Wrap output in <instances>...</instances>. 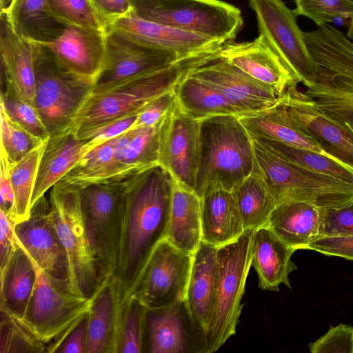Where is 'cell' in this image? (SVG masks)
I'll return each mask as SVG.
<instances>
[{"label":"cell","mask_w":353,"mask_h":353,"mask_svg":"<svg viewBox=\"0 0 353 353\" xmlns=\"http://www.w3.org/2000/svg\"><path fill=\"white\" fill-rule=\"evenodd\" d=\"M88 314L67 334L55 353H85Z\"/></svg>","instance_id":"cell-50"},{"label":"cell","mask_w":353,"mask_h":353,"mask_svg":"<svg viewBox=\"0 0 353 353\" xmlns=\"http://www.w3.org/2000/svg\"><path fill=\"white\" fill-rule=\"evenodd\" d=\"M36 51V44L16 32L1 14V82L34 105Z\"/></svg>","instance_id":"cell-24"},{"label":"cell","mask_w":353,"mask_h":353,"mask_svg":"<svg viewBox=\"0 0 353 353\" xmlns=\"http://www.w3.org/2000/svg\"><path fill=\"white\" fill-rule=\"evenodd\" d=\"M200 154L194 192L219 183L232 191L254 170L253 140L238 115H217L201 121Z\"/></svg>","instance_id":"cell-4"},{"label":"cell","mask_w":353,"mask_h":353,"mask_svg":"<svg viewBox=\"0 0 353 353\" xmlns=\"http://www.w3.org/2000/svg\"><path fill=\"white\" fill-rule=\"evenodd\" d=\"M201 205L202 241L219 248L236 241L245 232L233 192L220 183L207 187Z\"/></svg>","instance_id":"cell-25"},{"label":"cell","mask_w":353,"mask_h":353,"mask_svg":"<svg viewBox=\"0 0 353 353\" xmlns=\"http://www.w3.org/2000/svg\"><path fill=\"white\" fill-rule=\"evenodd\" d=\"M1 14L16 32L34 42L52 40L65 27L50 14L48 0H12Z\"/></svg>","instance_id":"cell-34"},{"label":"cell","mask_w":353,"mask_h":353,"mask_svg":"<svg viewBox=\"0 0 353 353\" xmlns=\"http://www.w3.org/2000/svg\"><path fill=\"white\" fill-rule=\"evenodd\" d=\"M217 248L201 241L193 254L185 299L195 326L204 335L216 296L218 280Z\"/></svg>","instance_id":"cell-27"},{"label":"cell","mask_w":353,"mask_h":353,"mask_svg":"<svg viewBox=\"0 0 353 353\" xmlns=\"http://www.w3.org/2000/svg\"><path fill=\"white\" fill-rule=\"evenodd\" d=\"M353 235V199L336 208H322L319 236Z\"/></svg>","instance_id":"cell-44"},{"label":"cell","mask_w":353,"mask_h":353,"mask_svg":"<svg viewBox=\"0 0 353 353\" xmlns=\"http://www.w3.org/2000/svg\"><path fill=\"white\" fill-rule=\"evenodd\" d=\"M238 117L251 136L275 140L331 157L312 137L290 121L278 103L263 110Z\"/></svg>","instance_id":"cell-32"},{"label":"cell","mask_w":353,"mask_h":353,"mask_svg":"<svg viewBox=\"0 0 353 353\" xmlns=\"http://www.w3.org/2000/svg\"><path fill=\"white\" fill-rule=\"evenodd\" d=\"M135 12L146 19L230 42L241 30V10L220 0H132Z\"/></svg>","instance_id":"cell-10"},{"label":"cell","mask_w":353,"mask_h":353,"mask_svg":"<svg viewBox=\"0 0 353 353\" xmlns=\"http://www.w3.org/2000/svg\"><path fill=\"white\" fill-rule=\"evenodd\" d=\"M349 1H350L352 3H353V0H349Z\"/></svg>","instance_id":"cell-55"},{"label":"cell","mask_w":353,"mask_h":353,"mask_svg":"<svg viewBox=\"0 0 353 353\" xmlns=\"http://www.w3.org/2000/svg\"><path fill=\"white\" fill-rule=\"evenodd\" d=\"M85 143L77 137L71 127L50 135L39 161L31 208L85 155Z\"/></svg>","instance_id":"cell-28"},{"label":"cell","mask_w":353,"mask_h":353,"mask_svg":"<svg viewBox=\"0 0 353 353\" xmlns=\"http://www.w3.org/2000/svg\"><path fill=\"white\" fill-rule=\"evenodd\" d=\"M108 26L133 10L132 0H90Z\"/></svg>","instance_id":"cell-49"},{"label":"cell","mask_w":353,"mask_h":353,"mask_svg":"<svg viewBox=\"0 0 353 353\" xmlns=\"http://www.w3.org/2000/svg\"><path fill=\"white\" fill-rule=\"evenodd\" d=\"M165 239L192 255L202 241L201 197L174 180Z\"/></svg>","instance_id":"cell-31"},{"label":"cell","mask_w":353,"mask_h":353,"mask_svg":"<svg viewBox=\"0 0 353 353\" xmlns=\"http://www.w3.org/2000/svg\"><path fill=\"white\" fill-rule=\"evenodd\" d=\"M17 242L43 272L68 283V263L57 232L50 203L45 195L32 207L29 217L17 223Z\"/></svg>","instance_id":"cell-16"},{"label":"cell","mask_w":353,"mask_h":353,"mask_svg":"<svg viewBox=\"0 0 353 353\" xmlns=\"http://www.w3.org/2000/svg\"><path fill=\"white\" fill-rule=\"evenodd\" d=\"M221 50V48L190 54L113 88L92 92L77 114L70 126L72 131L85 141L97 129L138 113L153 99L174 90L195 70L219 59Z\"/></svg>","instance_id":"cell-2"},{"label":"cell","mask_w":353,"mask_h":353,"mask_svg":"<svg viewBox=\"0 0 353 353\" xmlns=\"http://www.w3.org/2000/svg\"><path fill=\"white\" fill-rule=\"evenodd\" d=\"M48 353L47 346L17 319L1 312L0 353Z\"/></svg>","instance_id":"cell-41"},{"label":"cell","mask_w":353,"mask_h":353,"mask_svg":"<svg viewBox=\"0 0 353 353\" xmlns=\"http://www.w3.org/2000/svg\"><path fill=\"white\" fill-rule=\"evenodd\" d=\"M1 150L0 156L11 166L44 141L34 135L0 108Z\"/></svg>","instance_id":"cell-39"},{"label":"cell","mask_w":353,"mask_h":353,"mask_svg":"<svg viewBox=\"0 0 353 353\" xmlns=\"http://www.w3.org/2000/svg\"><path fill=\"white\" fill-rule=\"evenodd\" d=\"M16 223L0 210V270L7 263L16 244Z\"/></svg>","instance_id":"cell-51"},{"label":"cell","mask_w":353,"mask_h":353,"mask_svg":"<svg viewBox=\"0 0 353 353\" xmlns=\"http://www.w3.org/2000/svg\"><path fill=\"white\" fill-rule=\"evenodd\" d=\"M174 179L159 164L135 175L125 193L113 276L123 301L131 295L154 250L168 234Z\"/></svg>","instance_id":"cell-1"},{"label":"cell","mask_w":353,"mask_h":353,"mask_svg":"<svg viewBox=\"0 0 353 353\" xmlns=\"http://www.w3.org/2000/svg\"><path fill=\"white\" fill-rule=\"evenodd\" d=\"M223 94L239 115L269 108L277 103L279 96L262 83L223 59H219L191 73Z\"/></svg>","instance_id":"cell-21"},{"label":"cell","mask_w":353,"mask_h":353,"mask_svg":"<svg viewBox=\"0 0 353 353\" xmlns=\"http://www.w3.org/2000/svg\"><path fill=\"white\" fill-rule=\"evenodd\" d=\"M54 225L68 263L70 291L91 299L103 280L82 217L79 190L55 184L50 200Z\"/></svg>","instance_id":"cell-7"},{"label":"cell","mask_w":353,"mask_h":353,"mask_svg":"<svg viewBox=\"0 0 353 353\" xmlns=\"http://www.w3.org/2000/svg\"><path fill=\"white\" fill-rule=\"evenodd\" d=\"M12 0H1V13L9 6Z\"/></svg>","instance_id":"cell-54"},{"label":"cell","mask_w":353,"mask_h":353,"mask_svg":"<svg viewBox=\"0 0 353 353\" xmlns=\"http://www.w3.org/2000/svg\"><path fill=\"white\" fill-rule=\"evenodd\" d=\"M245 230L265 225L278 204L256 168L232 190Z\"/></svg>","instance_id":"cell-35"},{"label":"cell","mask_w":353,"mask_h":353,"mask_svg":"<svg viewBox=\"0 0 353 353\" xmlns=\"http://www.w3.org/2000/svg\"><path fill=\"white\" fill-rule=\"evenodd\" d=\"M254 230H245L236 241L217 248L216 296L205 332L203 353L216 352L236 333L243 307L241 299L252 266Z\"/></svg>","instance_id":"cell-5"},{"label":"cell","mask_w":353,"mask_h":353,"mask_svg":"<svg viewBox=\"0 0 353 353\" xmlns=\"http://www.w3.org/2000/svg\"><path fill=\"white\" fill-rule=\"evenodd\" d=\"M316 66L305 94L323 112L353 132V42L326 23L304 32Z\"/></svg>","instance_id":"cell-3"},{"label":"cell","mask_w":353,"mask_h":353,"mask_svg":"<svg viewBox=\"0 0 353 353\" xmlns=\"http://www.w3.org/2000/svg\"><path fill=\"white\" fill-rule=\"evenodd\" d=\"M192 260L193 255L163 240L152 253L132 294L148 310L185 300Z\"/></svg>","instance_id":"cell-13"},{"label":"cell","mask_w":353,"mask_h":353,"mask_svg":"<svg viewBox=\"0 0 353 353\" xmlns=\"http://www.w3.org/2000/svg\"><path fill=\"white\" fill-rule=\"evenodd\" d=\"M347 37L350 39L351 41H353V17L351 18L348 30L347 32Z\"/></svg>","instance_id":"cell-53"},{"label":"cell","mask_w":353,"mask_h":353,"mask_svg":"<svg viewBox=\"0 0 353 353\" xmlns=\"http://www.w3.org/2000/svg\"><path fill=\"white\" fill-rule=\"evenodd\" d=\"M295 250L266 225L254 230L251 265L257 273L260 289L276 292L281 283L291 288L288 276L296 269L291 261Z\"/></svg>","instance_id":"cell-26"},{"label":"cell","mask_w":353,"mask_h":353,"mask_svg":"<svg viewBox=\"0 0 353 353\" xmlns=\"http://www.w3.org/2000/svg\"><path fill=\"white\" fill-rule=\"evenodd\" d=\"M134 176L78 188L85 229L103 278L116 270L123 198Z\"/></svg>","instance_id":"cell-9"},{"label":"cell","mask_w":353,"mask_h":353,"mask_svg":"<svg viewBox=\"0 0 353 353\" xmlns=\"http://www.w3.org/2000/svg\"><path fill=\"white\" fill-rule=\"evenodd\" d=\"M201 121L183 114L175 106L163 130L159 164L174 180L194 192L200 154Z\"/></svg>","instance_id":"cell-17"},{"label":"cell","mask_w":353,"mask_h":353,"mask_svg":"<svg viewBox=\"0 0 353 353\" xmlns=\"http://www.w3.org/2000/svg\"><path fill=\"white\" fill-rule=\"evenodd\" d=\"M138 113L115 120L97 129L84 141L85 142V153L100 144L114 139L132 129Z\"/></svg>","instance_id":"cell-48"},{"label":"cell","mask_w":353,"mask_h":353,"mask_svg":"<svg viewBox=\"0 0 353 353\" xmlns=\"http://www.w3.org/2000/svg\"><path fill=\"white\" fill-rule=\"evenodd\" d=\"M106 41V62L92 92L113 88L186 57L148 47L113 31H107Z\"/></svg>","instance_id":"cell-15"},{"label":"cell","mask_w":353,"mask_h":353,"mask_svg":"<svg viewBox=\"0 0 353 353\" xmlns=\"http://www.w3.org/2000/svg\"><path fill=\"white\" fill-rule=\"evenodd\" d=\"M174 90L157 97L145 104L139 112L132 128L153 126L165 118L176 106Z\"/></svg>","instance_id":"cell-46"},{"label":"cell","mask_w":353,"mask_h":353,"mask_svg":"<svg viewBox=\"0 0 353 353\" xmlns=\"http://www.w3.org/2000/svg\"><path fill=\"white\" fill-rule=\"evenodd\" d=\"M34 43L37 47L34 105L52 135L71 126L92 93L94 82L66 70L43 46Z\"/></svg>","instance_id":"cell-11"},{"label":"cell","mask_w":353,"mask_h":353,"mask_svg":"<svg viewBox=\"0 0 353 353\" xmlns=\"http://www.w3.org/2000/svg\"><path fill=\"white\" fill-rule=\"evenodd\" d=\"M106 34L100 30L68 26L53 39L35 43L43 46L60 66L95 83L106 62Z\"/></svg>","instance_id":"cell-18"},{"label":"cell","mask_w":353,"mask_h":353,"mask_svg":"<svg viewBox=\"0 0 353 353\" xmlns=\"http://www.w3.org/2000/svg\"><path fill=\"white\" fill-rule=\"evenodd\" d=\"M47 140L9 167V176L14 194V220L16 223L25 221L30 216L38 167Z\"/></svg>","instance_id":"cell-37"},{"label":"cell","mask_w":353,"mask_h":353,"mask_svg":"<svg viewBox=\"0 0 353 353\" xmlns=\"http://www.w3.org/2000/svg\"><path fill=\"white\" fill-rule=\"evenodd\" d=\"M305 249L353 260V235L320 236L312 241Z\"/></svg>","instance_id":"cell-47"},{"label":"cell","mask_w":353,"mask_h":353,"mask_svg":"<svg viewBox=\"0 0 353 353\" xmlns=\"http://www.w3.org/2000/svg\"><path fill=\"white\" fill-rule=\"evenodd\" d=\"M294 14L312 19L318 26L337 18L353 17V3L349 0H295Z\"/></svg>","instance_id":"cell-43"},{"label":"cell","mask_w":353,"mask_h":353,"mask_svg":"<svg viewBox=\"0 0 353 353\" xmlns=\"http://www.w3.org/2000/svg\"><path fill=\"white\" fill-rule=\"evenodd\" d=\"M312 353H353V326L339 324L309 345Z\"/></svg>","instance_id":"cell-45"},{"label":"cell","mask_w":353,"mask_h":353,"mask_svg":"<svg viewBox=\"0 0 353 353\" xmlns=\"http://www.w3.org/2000/svg\"><path fill=\"white\" fill-rule=\"evenodd\" d=\"M148 309L133 294L123 301L119 353L145 352Z\"/></svg>","instance_id":"cell-38"},{"label":"cell","mask_w":353,"mask_h":353,"mask_svg":"<svg viewBox=\"0 0 353 353\" xmlns=\"http://www.w3.org/2000/svg\"><path fill=\"white\" fill-rule=\"evenodd\" d=\"M35 266L36 284L24 316L19 321L47 346L48 353H54L67 334L88 314L92 299L72 293L66 282Z\"/></svg>","instance_id":"cell-8"},{"label":"cell","mask_w":353,"mask_h":353,"mask_svg":"<svg viewBox=\"0 0 353 353\" xmlns=\"http://www.w3.org/2000/svg\"><path fill=\"white\" fill-rule=\"evenodd\" d=\"M50 14L68 26L107 32V26L90 0H48Z\"/></svg>","instance_id":"cell-40"},{"label":"cell","mask_w":353,"mask_h":353,"mask_svg":"<svg viewBox=\"0 0 353 353\" xmlns=\"http://www.w3.org/2000/svg\"><path fill=\"white\" fill-rule=\"evenodd\" d=\"M92 299L85 353H119L123 296L117 280L104 278Z\"/></svg>","instance_id":"cell-23"},{"label":"cell","mask_w":353,"mask_h":353,"mask_svg":"<svg viewBox=\"0 0 353 353\" xmlns=\"http://www.w3.org/2000/svg\"><path fill=\"white\" fill-rule=\"evenodd\" d=\"M0 195V210L6 212L14 221V194L9 176V166L5 159L1 156Z\"/></svg>","instance_id":"cell-52"},{"label":"cell","mask_w":353,"mask_h":353,"mask_svg":"<svg viewBox=\"0 0 353 353\" xmlns=\"http://www.w3.org/2000/svg\"><path fill=\"white\" fill-rule=\"evenodd\" d=\"M277 103L290 121L330 157L353 169V132L325 114L298 90L297 83L288 86Z\"/></svg>","instance_id":"cell-14"},{"label":"cell","mask_w":353,"mask_h":353,"mask_svg":"<svg viewBox=\"0 0 353 353\" xmlns=\"http://www.w3.org/2000/svg\"><path fill=\"white\" fill-rule=\"evenodd\" d=\"M174 90L176 108L192 119L202 121L217 115H239L236 109L217 90L191 74Z\"/></svg>","instance_id":"cell-33"},{"label":"cell","mask_w":353,"mask_h":353,"mask_svg":"<svg viewBox=\"0 0 353 353\" xmlns=\"http://www.w3.org/2000/svg\"><path fill=\"white\" fill-rule=\"evenodd\" d=\"M220 59L271 88L279 96L298 79L263 35L252 41L225 43Z\"/></svg>","instance_id":"cell-22"},{"label":"cell","mask_w":353,"mask_h":353,"mask_svg":"<svg viewBox=\"0 0 353 353\" xmlns=\"http://www.w3.org/2000/svg\"><path fill=\"white\" fill-rule=\"evenodd\" d=\"M205 335L195 326L185 301L148 310L145 352L203 353Z\"/></svg>","instance_id":"cell-19"},{"label":"cell","mask_w":353,"mask_h":353,"mask_svg":"<svg viewBox=\"0 0 353 353\" xmlns=\"http://www.w3.org/2000/svg\"><path fill=\"white\" fill-rule=\"evenodd\" d=\"M253 145L256 168L277 203L304 201L326 208L353 199V185L291 163L254 140Z\"/></svg>","instance_id":"cell-6"},{"label":"cell","mask_w":353,"mask_h":353,"mask_svg":"<svg viewBox=\"0 0 353 353\" xmlns=\"http://www.w3.org/2000/svg\"><path fill=\"white\" fill-rule=\"evenodd\" d=\"M107 31H113L148 47L188 56L221 48L225 43L154 22L138 15L133 10L111 23Z\"/></svg>","instance_id":"cell-20"},{"label":"cell","mask_w":353,"mask_h":353,"mask_svg":"<svg viewBox=\"0 0 353 353\" xmlns=\"http://www.w3.org/2000/svg\"><path fill=\"white\" fill-rule=\"evenodd\" d=\"M0 272V310L21 320L36 284L37 269L17 240L9 260Z\"/></svg>","instance_id":"cell-29"},{"label":"cell","mask_w":353,"mask_h":353,"mask_svg":"<svg viewBox=\"0 0 353 353\" xmlns=\"http://www.w3.org/2000/svg\"><path fill=\"white\" fill-rule=\"evenodd\" d=\"M251 137L270 152L291 163L353 185V169L341 161L313 150L293 147L275 140L256 136Z\"/></svg>","instance_id":"cell-36"},{"label":"cell","mask_w":353,"mask_h":353,"mask_svg":"<svg viewBox=\"0 0 353 353\" xmlns=\"http://www.w3.org/2000/svg\"><path fill=\"white\" fill-rule=\"evenodd\" d=\"M0 107L34 135L46 140L50 137L36 107L21 97L8 84L1 82Z\"/></svg>","instance_id":"cell-42"},{"label":"cell","mask_w":353,"mask_h":353,"mask_svg":"<svg viewBox=\"0 0 353 353\" xmlns=\"http://www.w3.org/2000/svg\"><path fill=\"white\" fill-rule=\"evenodd\" d=\"M321 209L304 201H284L276 205L266 225L296 250L305 249L319 236Z\"/></svg>","instance_id":"cell-30"},{"label":"cell","mask_w":353,"mask_h":353,"mask_svg":"<svg viewBox=\"0 0 353 353\" xmlns=\"http://www.w3.org/2000/svg\"><path fill=\"white\" fill-rule=\"evenodd\" d=\"M259 34L305 86L314 81L316 64L307 48L296 15L281 0H249Z\"/></svg>","instance_id":"cell-12"}]
</instances>
